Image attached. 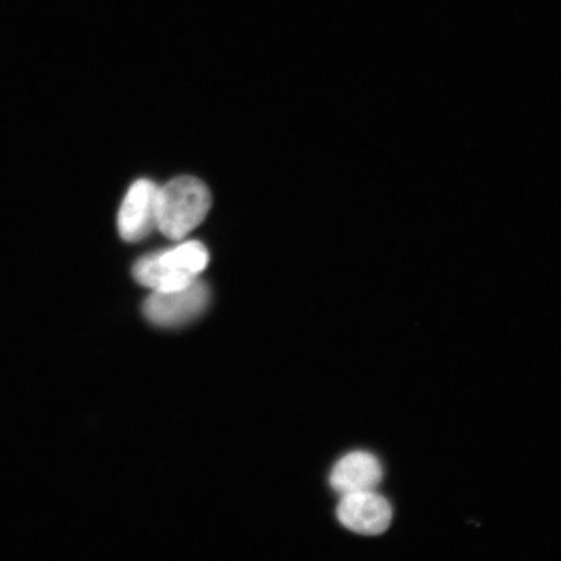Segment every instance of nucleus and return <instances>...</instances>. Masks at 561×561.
Instances as JSON below:
<instances>
[{"mask_svg":"<svg viewBox=\"0 0 561 561\" xmlns=\"http://www.w3.org/2000/svg\"><path fill=\"white\" fill-rule=\"evenodd\" d=\"M208 259V251L201 242H184L140 259L133 275L152 291L179 290L198 279Z\"/></svg>","mask_w":561,"mask_h":561,"instance_id":"1","label":"nucleus"},{"mask_svg":"<svg viewBox=\"0 0 561 561\" xmlns=\"http://www.w3.org/2000/svg\"><path fill=\"white\" fill-rule=\"evenodd\" d=\"M210 194L208 187L195 178L174 179L159 187L158 230L171 240H182L209 213Z\"/></svg>","mask_w":561,"mask_h":561,"instance_id":"2","label":"nucleus"},{"mask_svg":"<svg viewBox=\"0 0 561 561\" xmlns=\"http://www.w3.org/2000/svg\"><path fill=\"white\" fill-rule=\"evenodd\" d=\"M209 290L198 278L192 285L172 291H153L145 301L146 318L161 328H178L206 310Z\"/></svg>","mask_w":561,"mask_h":561,"instance_id":"3","label":"nucleus"},{"mask_svg":"<svg viewBox=\"0 0 561 561\" xmlns=\"http://www.w3.org/2000/svg\"><path fill=\"white\" fill-rule=\"evenodd\" d=\"M159 186L150 180H138L126 193L117 215L123 240L138 242L158 229Z\"/></svg>","mask_w":561,"mask_h":561,"instance_id":"4","label":"nucleus"},{"mask_svg":"<svg viewBox=\"0 0 561 561\" xmlns=\"http://www.w3.org/2000/svg\"><path fill=\"white\" fill-rule=\"evenodd\" d=\"M336 517L351 531L362 536H380L389 529L392 508L388 500L375 490L343 495Z\"/></svg>","mask_w":561,"mask_h":561,"instance_id":"5","label":"nucleus"},{"mask_svg":"<svg viewBox=\"0 0 561 561\" xmlns=\"http://www.w3.org/2000/svg\"><path fill=\"white\" fill-rule=\"evenodd\" d=\"M380 460L366 451L350 453L336 462L331 474V485L343 495L375 490L382 481Z\"/></svg>","mask_w":561,"mask_h":561,"instance_id":"6","label":"nucleus"}]
</instances>
